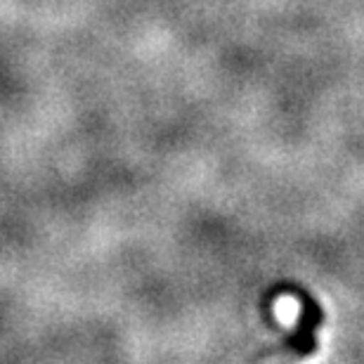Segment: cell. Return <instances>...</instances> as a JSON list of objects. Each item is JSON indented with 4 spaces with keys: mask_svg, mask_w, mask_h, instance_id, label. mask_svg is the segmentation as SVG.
Listing matches in <instances>:
<instances>
[{
    "mask_svg": "<svg viewBox=\"0 0 364 364\" xmlns=\"http://www.w3.org/2000/svg\"><path fill=\"white\" fill-rule=\"evenodd\" d=\"M296 296H298V301L303 303L301 319H298L296 331L284 341V346H287L289 350H294L296 355H308L315 350V329L319 326V322H322L324 315L310 296H305V294H296Z\"/></svg>",
    "mask_w": 364,
    "mask_h": 364,
    "instance_id": "1",
    "label": "cell"
}]
</instances>
